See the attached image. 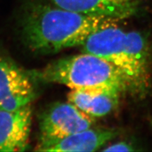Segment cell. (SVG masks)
I'll list each match as a JSON object with an SVG mask.
<instances>
[{
  "mask_svg": "<svg viewBox=\"0 0 152 152\" xmlns=\"http://www.w3.org/2000/svg\"><path fill=\"white\" fill-rule=\"evenodd\" d=\"M44 83L66 85L71 90H127L118 70L104 58L83 52L50 63L42 69L30 73Z\"/></svg>",
  "mask_w": 152,
  "mask_h": 152,
  "instance_id": "3",
  "label": "cell"
},
{
  "mask_svg": "<svg viewBox=\"0 0 152 152\" xmlns=\"http://www.w3.org/2000/svg\"><path fill=\"white\" fill-rule=\"evenodd\" d=\"M118 134L114 129L90 128L64 138L47 151H95L116 137Z\"/></svg>",
  "mask_w": 152,
  "mask_h": 152,
  "instance_id": "9",
  "label": "cell"
},
{
  "mask_svg": "<svg viewBox=\"0 0 152 152\" xmlns=\"http://www.w3.org/2000/svg\"><path fill=\"white\" fill-rule=\"evenodd\" d=\"M136 150L132 144L127 142H115L108 146L102 151H133Z\"/></svg>",
  "mask_w": 152,
  "mask_h": 152,
  "instance_id": "10",
  "label": "cell"
},
{
  "mask_svg": "<svg viewBox=\"0 0 152 152\" xmlns=\"http://www.w3.org/2000/svg\"><path fill=\"white\" fill-rule=\"evenodd\" d=\"M117 19L70 11L54 4H28L21 21L24 43L33 52L54 54L82 46L95 30Z\"/></svg>",
  "mask_w": 152,
  "mask_h": 152,
  "instance_id": "1",
  "label": "cell"
},
{
  "mask_svg": "<svg viewBox=\"0 0 152 152\" xmlns=\"http://www.w3.org/2000/svg\"><path fill=\"white\" fill-rule=\"evenodd\" d=\"M113 23L95 30L82 45V52L111 63L125 80L127 90L145 96L151 87V49L147 37L125 31Z\"/></svg>",
  "mask_w": 152,
  "mask_h": 152,
  "instance_id": "2",
  "label": "cell"
},
{
  "mask_svg": "<svg viewBox=\"0 0 152 152\" xmlns=\"http://www.w3.org/2000/svg\"><path fill=\"white\" fill-rule=\"evenodd\" d=\"M53 4L88 15L121 20L137 11L141 0H50Z\"/></svg>",
  "mask_w": 152,
  "mask_h": 152,
  "instance_id": "7",
  "label": "cell"
},
{
  "mask_svg": "<svg viewBox=\"0 0 152 152\" xmlns=\"http://www.w3.org/2000/svg\"><path fill=\"white\" fill-rule=\"evenodd\" d=\"M94 118L69 102L54 103L39 118V140L35 151H47L64 138L91 128Z\"/></svg>",
  "mask_w": 152,
  "mask_h": 152,
  "instance_id": "4",
  "label": "cell"
},
{
  "mask_svg": "<svg viewBox=\"0 0 152 152\" xmlns=\"http://www.w3.org/2000/svg\"><path fill=\"white\" fill-rule=\"evenodd\" d=\"M30 73L0 54V109L14 111L34 99L35 90Z\"/></svg>",
  "mask_w": 152,
  "mask_h": 152,
  "instance_id": "5",
  "label": "cell"
},
{
  "mask_svg": "<svg viewBox=\"0 0 152 152\" xmlns=\"http://www.w3.org/2000/svg\"><path fill=\"white\" fill-rule=\"evenodd\" d=\"M32 114L30 104L14 111L0 109V152L23 151L28 149Z\"/></svg>",
  "mask_w": 152,
  "mask_h": 152,
  "instance_id": "6",
  "label": "cell"
},
{
  "mask_svg": "<svg viewBox=\"0 0 152 152\" xmlns=\"http://www.w3.org/2000/svg\"><path fill=\"white\" fill-rule=\"evenodd\" d=\"M121 92L115 90H71L68 99L80 110L93 118L104 117L117 108Z\"/></svg>",
  "mask_w": 152,
  "mask_h": 152,
  "instance_id": "8",
  "label": "cell"
}]
</instances>
